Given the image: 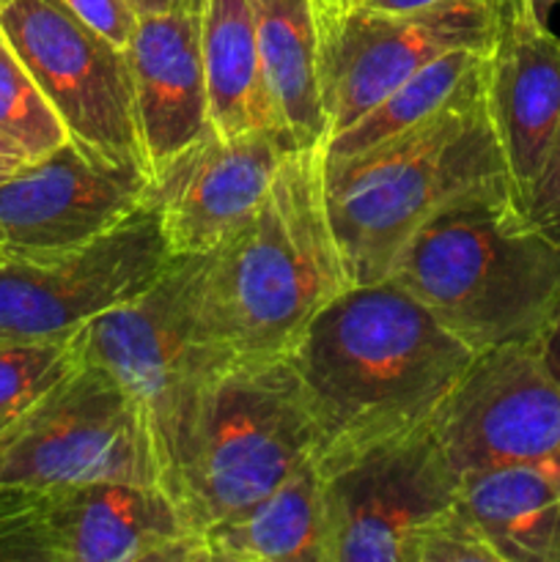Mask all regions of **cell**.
Wrapping results in <instances>:
<instances>
[{
  "label": "cell",
  "instance_id": "cell-1",
  "mask_svg": "<svg viewBox=\"0 0 560 562\" xmlns=\"http://www.w3.org/2000/svg\"><path fill=\"white\" fill-rule=\"evenodd\" d=\"M318 431L316 467L428 426L475 351L393 280L349 285L289 351Z\"/></svg>",
  "mask_w": 560,
  "mask_h": 562
},
{
  "label": "cell",
  "instance_id": "cell-2",
  "mask_svg": "<svg viewBox=\"0 0 560 562\" xmlns=\"http://www.w3.org/2000/svg\"><path fill=\"white\" fill-rule=\"evenodd\" d=\"M486 60L432 119L349 159H324L329 223L351 285L388 280L406 241L450 203L492 187L514 190L489 108Z\"/></svg>",
  "mask_w": 560,
  "mask_h": 562
},
{
  "label": "cell",
  "instance_id": "cell-3",
  "mask_svg": "<svg viewBox=\"0 0 560 562\" xmlns=\"http://www.w3.org/2000/svg\"><path fill=\"white\" fill-rule=\"evenodd\" d=\"M349 285L327 212L322 146L285 154L250 217L203 252V313L234 355H289Z\"/></svg>",
  "mask_w": 560,
  "mask_h": 562
},
{
  "label": "cell",
  "instance_id": "cell-4",
  "mask_svg": "<svg viewBox=\"0 0 560 562\" xmlns=\"http://www.w3.org/2000/svg\"><path fill=\"white\" fill-rule=\"evenodd\" d=\"M390 280L478 355L547 329L560 307V247L527 223L511 187H492L428 220Z\"/></svg>",
  "mask_w": 560,
  "mask_h": 562
},
{
  "label": "cell",
  "instance_id": "cell-5",
  "mask_svg": "<svg viewBox=\"0 0 560 562\" xmlns=\"http://www.w3.org/2000/svg\"><path fill=\"white\" fill-rule=\"evenodd\" d=\"M318 453L289 355H236L209 387L173 499L198 532L247 508Z\"/></svg>",
  "mask_w": 560,
  "mask_h": 562
},
{
  "label": "cell",
  "instance_id": "cell-6",
  "mask_svg": "<svg viewBox=\"0 0 560 562\" xmlns=\"http://www.w3.org/2000/svg\"><path fill=\"white\" fill-rule=\"evenodd\" d=\"M201 256H187L154 289L80 329L82 355L102 366L141 406L173 497L203 398L234 351L201 305Z\"/></svg>",
  "mask_w": 560,
  "mask_h": 562
},
{
  "label": "cell",
  "instance_id": "cell-7",
  "mask_svg": "<svg viewBox=\"0 0 560 562\" xmlns=\"http://www.w3.org/2000/svg\"><path fill=\"white\" fill-rule=\"evenodd\" d=\"M0 562H206L201 532L157 483L0 488Z\"/></svg>",
  "mask_w": 560,
  "mask_h": 562
},
{
  "label": "cell",
  "instance_id": "cell-8",
  "mask_svg": "<svg viewBox=\"0 0 560 562\" xmlns=\"http://www.w3.org/2000/svg\"><path fill=\"white\" fill-rule=\"evenodd\" d=\"M86 481L163 486V470L141 406L82 355L69 376L0 426V488Z\"/></svg>",
  "mask_w": 560,
  "mask_h": 562
},
{
  "label": "cell",
  "instance_id": "cell-9",
  "mask_svg": "<svg viewBox=\"0 0 560 562\" xmlns=\"http://www.w3.org/2000/svg\"><path fill=\"white\" fill-rule=\"evenodd\" d=\"M179 256L152 195L88 245L0 263V344L64 340L159 283Z\"/></svg>",
  "mask_w": 560,
  "mask_h": 562
},
{
  "label": "cell",
  "instance_id": "cell-10",
  "mask_svg": "<svg viewBox=\"0 0 560 562\" xmlns=\"http://www.w3.org/2000/svg\"><path fill=\"white\" fill-rule=\"evenodd\" d=\"M322 475V562H412L426 527L459 503L461 475L428 426Z\"/></svg>",
  "mask_w": 560,
  "mask_h": 562
},
{
  "label": "cell",
  "instance_id": "cell-11",
  "mask_svg": "<svg viewBox=\"0 0 560 562\" xmlns=\"http://www.w3.org/2000/svg\"><path fill=\"white\" fill-rule=\"evenodd\" d=\"M0 33L38 82L71 140L99 157L152 173L126 49L82 25L60 0L0 5Z\"/></svg>",
  "mask_w": 560,
  "mask_h": 562
},
{
  "label": "cell",
  "instance_id": "cell-12",
  "mask_svg": "<svg viewBox=\"0 0 560 562\" xmlns=\"http://www.w3.org/2000/svg\"><path fill=\"white\" fill-rule=\"evenodd\" d=\"M428 431L459 475L560 461V387L541 335L478 351Z\"/></svg>",
  "mask_w": 560,
  "mask_h": 562
},
{
  "label": "cell",
  "instance_id": "cell-13",
  "mask_svg": "<svg viewBox=\"0 0 560 562\" xmlns=\"http://www.w3.org/2000/svg\"><path fill=\"white\" fill-rule=\"evenodd\" d=\"M318 25L329 140L439 55L461 47H492L494 3L443 0L412 11L355 5Z\"/></svg>",
  "mask_w": 560,
  "mask_h": 562
},
{
  "label": "cell",
  "instance_id": "cell-14",
  "mask_svg": "<svg viewBox=\"0 0 560 562\" xmlns=\"http://www.w3.org/2000/svg\"><path fill=\"white\" fill-rule=\"evenodd\" d=\"M152 195V173L99 157L77 140L0 179V250L36 261L88 245Z\"/></svg>",
  "mask_w": 560,
  "mask_h": 562
},
{
  "label": "cell",
  "instance_id": "cell-15",
  "mask_svg": "<svg viewBox=\"0 0 560 562\" xmlns=\"http://www.w3.org/2000/svg\"><path fill=\"white\" fill-rule=\"evenodd\" d=\"M272 132L223 137L212 124L152 176V201L179 258L214 250L253 214L272 187L285 154Z\"/></svg>",
  "mask_w": 560,
  "mask_h": 562
},
{
  "label": "cell",
  "instance_id": "cell-16",
  "mask_svg": "<svg viewBox=\"0 0 560 562\" xmlns=\"http://www.w3.org/2000/svg\"><path fill=\"white\" fill-rule=\"evenodd\" d=\"M486 97L516 201H525L560 135V36L530 0H492Z\"/></svg>",
  "mask_w": 560,
  "mask_h": 562
},
{
  "label": "cell",
  "instance_id": "cell-17",
  "mask_svg": "<svg viewBox=\"0 0 560 562\" xmlns=\"http://www.w3.org/2000/svg\"><path fill=\"white\" fill-rule=\"evenodd\" d=\"M137 130L152 176L209 126L201 11L146 14L126 47Z\"/></svg>",
  "mask_w": 560,
  "mask_h": 562
},
{
  "label": "cell",
  "instance_id": "cell-18",
  "mask_svg": "<svg viewBox=\"0 0 560 562\" xmlns=\"http://www.w3.org/2000/svg\"><path fill=\"white\" fill-rule=\"evenodd\" d=\"M459 505L500 562H560V461L464 472Z\"/></svg>",
  "mask_w": 560,
  "mask_h": 562
},
{
  "label": "cell",
  "instance_id": "cell-19",
  "mask_svg": "<svg viewBox=\"0 0 560 562\" xmlns=\"http://www.w3.org/2000/svg\"><path fill=\"white\" fill-rule=\"evenodd\" d=\"M275 113L294 148L327 140L322 99V25L313 0H250Z\"/></svg>",
  "mask_w": 560,
  "mask_h": 562
},
{
  "label": "cell",
  "instance_id": "cell-20",
  "mask_svg": "<svg viewBox=\"0 0 560 562\" xmlns=\"http://www.w3.org/2000/svg\"><path fill=\"white\" fill-rule=\"evenodd\" d=\"M201 53L212 130L223 137L272 132L289 143L264 75L250 0H203Z\"/></svg>",
  "mask_w": 560,
  "mask_h": 562
},
{
  "label": "cell",
  "instance_id": "cell-21",
  "mask_svg": "<svg viewBox=\"0 0 560 562\" xmlns=\"http://www.w3.org/2000/svg\"><path fill=\"white\" fill-rule=\"evenodd\" d=\"M206 562H322V475L316 461L258 503L201 532Z\"/></svg>",
  "mask_w": 560,
  "mask_h": 562
},
{
  "label": "cell",
  "instance_id": "cell-22",
  "mask_svg": "<svg viewBox=\"0 0 560 562\" xmlns=\"http://www.w3.org/2000/svg\"><path fill=\"white\" fill-rule=\"evenodd\" d=\"M489 49L461 47L439 55L421 71L401 82L379 104H373L362 119L324 143V159H349L366 148L379 146L401 132L412 130L421 121L432 119L445 108L467 82L472 80Z\"/></svg>",
  "mask_w": 560,
  "mask_h": 562
},
{
  "label": "cell",
  "instance_id": "cell-23",
  "mask_svg": "<svg viewBox=\"0 0 560 562\" xmlns=\"http://www.w3.org/2000/svg\"><path fill=\"white\" fill-rule=\"evenodd\" d=\"M0 135L22 148L31 159L55 151L69 140L64 121L20 55L0 33Z\"/></svg>",
  "mask_w": 560,
  "mask_h": 562
},
{
  "label": "cell",
  "instance_id": "cell-24",
  "mask_svg": "<svg viewBox=\"0 0 560 562\" xmlns=\"http://www.w3.org/2000/svg\"><path fill=\"white\" fill-rule=\"evenodd\" d=\"M82 360L80 335L64 340L0 344V426L14 420Z\"/></svg>",
  "mask_w": 560,
  "mask_h": 562
},
{
  "label": "cell",
  "instance_id": "cell-25",
  "mask_svg": "<svg viewBox=\"0 0 560 562\" xmlns=\"http://www.w3.org/2000/svg\"><path fill=\"white\" fill-rule=\"evenodd\" d=\"M412 562H500L486 538L456 503L448 514L426 527Z\"/></svg>",
  "mask_w": 560,
  "mask_h": 562
},
{
  "label": "cell",
  "instance_id": "cell-26",
  "mask_svg": "<svg viewBox=\"0 0 560 562\" xmlns=\"http://www.w3.org/2000/svg\"><path fill=\"white\" fill-rule=\"evenodd\" d=\"M522 214L538 234L560 247V135L541 176L522 201Z\"/></svg>",
  "mask_w": 560,
  "mask_h": 562
},
{
  "label": "cell",
  "instance_id": "cell-27",
  "mask_svg": "<svg viewBox=\"0 0 560 562\" xmlns=\"http://www.w3.org/2000/svg\"><path fill=\"white\" fill-rule=\"evenodd\" d=\"M82 25L93 33L108 38L119 49H126L132 42V33L137 27V11L130 0H60Z\"/></svg>",
  "mask_w": 560,
  "mask_h": 562
},
{
  "label": "cell",
  "instance_id": "cell-28",
  "mask_svg": "<svg viewBox=\"0 0 560 562\" xmlns=\"http://www.w3.org/2000/svg\"><path fill=\"white\" fill-rule=\"evenodd\" d=\"M137 16L173 14V11H201L203 0H130Z\"/></svg>",
  "mask_w": 560,
  "mask_h": 562
},
{
  "label": "cell",
  "instance_id": "cell-29",
  "mask_svg": "<svg viewBox=\"0 0 560 562\" xmlns=\"http://www.w3.org/2000/svg\"><path fill=\"white\" fill-rule=\"evenodd\" d=\"M541 344H544V357H547L549 362V371H552L555 382H558L560 387V307L552 316V322L547 324V329L541 333Z\"/></svg>",
  "mask_w": 560,
  "mask_h": 562
},
{
  "label": "cell",
  "instance_id": "cell-30",
  "mask_svg": "<svg viewBox=\"0 0 560 562\" xmlns=\"http://www.w3.org/2000/svg\"><path fill=\"white\" fill-rule=\"evenodd\" d=\"M31 162V157H27L25 151H22L16 143H11L9 137L0 135V179H5V176H11L14 170H20L22 165Z\"/></svg>",
  "mask_w": 560,
  "mask_h": 562
},
{
  "label": "cell",
  "instance_id": "cell-31",
  "mask_svg": "<svg viewBox=\"0 0 560 562\" xmlns=\"http://www.w3.org/2000/svg\"><path fill=\"white\" fill-rule=\"evenodd\" d=\"M443 3V0H360L357 5L362 9H377V11H412V9H426V5Z\"/></svg>",
  "mask_w": 560,
  "mask_h": 562
},
{
  "label": "cell",
  "instance_id": "cell-32",
  "mask_svg": "<svg viewBox=\"0 0 560 562\" xmlns=\"http://www.w3.org/2000/svg\"><path fill=\"white\" fill-rule=\"evenodd\" d=\"M357 3H360V0H313V5H316V11H318V22L333 20V16L355 9Z\"/></svg>",
  "mask_w": 560,
  "mask_h": 562
},
{
  "label": "cell",
  "instance_id": "cell-33",
  "mask_svg": "<svg viewBox=\"0 0 560 562\" xmlns=\"http://www.w3.org/2000/svg\"><path fill=\"white\" fill-rule=\"evenodd\" d=\"M530 3H533V9H536L538 20L547 22L549 25V14H552V9L560 3V0H530Z\"/></svg>",
  "mask_w": 560,
  "mask_h": 562
},
{
  "label": "cell",
  "instance_id": "cell-34",
  "mask_svg": "<svg viewBox=\"0 0 560 562\" xmlns=\"http://www.w3.org/2000/svg\"><path fill=\"white\" fill-rule=\"evenodd\" d=\"M5 261V256H3V250H0V263H3Z\"/></svg>",
  "mask_w": 560,
  "mask_h": 562
},
{
  "label": "cell",
  "instance_id": "cell-35",
  "mask_svg": "<svg viewBox=\"0 0 560 562\" xmlns=\"http://www.w3.org/2000/svg\"><path fill=\"white\" fill-rule=\"evenodd\" d=\"M5 3H11V0H0V5H5Z\"/></svg>",
  "mask_w": 560,
  "mask_h": 562
}]
</instances>
